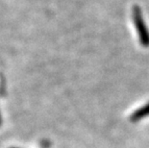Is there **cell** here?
<instances>
[{"mask_svg":"<svg viewBox=\"0 0 149 148\" xmlns=\"http://www.w3.org/2000/svg\"><path fill=\"white\" fill-rule=\"evenodd\" d=\"M132 17H133V21L136 28H137L139 39L141 44L144 47H149V31L148 28L145 24V21L142 17L141 8L139 6L135 5L133 7L132 11Z\"/></svg>","mask_w":149,"mask_h":148,"instance_id":"1","label":"cell"},{"mask_svg":"<svg viewBox=\"0 0 149 148\" xmlns=\"http://www.w3.org/2000/svg\"><path fill=\"white\" fill-rule=\"evenodd\" d=\"M149 115V103H147L146 105L141 107L139 109H138L137 111H135L130 116V120L132 122H137L141 119L146 117Z\"/></svg>","mask_w":149,"mask_h":148,"instance_id":"2","label":"cell"},{"mask_svg":"<svg viewBox=\"0 0 149 148\" xmlns=\"http://www.w3.org/2000/svg\"><path fill=\"white\" fill-rule=\"evenodd\" d=\"M0 125H1V116H0Z\"/></svg>","mask_w":149,"mask_h":148,"instance_id":"3","label":"cell"},{"mask_svg":"<svg viewBox=\"0 0 149 148\" xmlns=\"http://www.w3.org/2000/svg\"><path fill=\"white\" fill-rule=\"evenodd\" d=\"M11 148H17V147H11Z\"/></svg>","mask_w":149,"mask_h":148,"instance_id":"4","label":"cell"}]
</instances>
